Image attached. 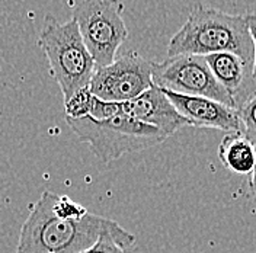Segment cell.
<instances>
[{"label":"cell","mask_w":256,"mask_h":253,"mask_svg":"<svg viewBox=\"0 0 256 253\" xmlns=\"http://www.w3.org/2000/svg\"><path fill=\"white\" fill-rule=\"evenodd\" d=\"M54 192L44 190L31 206L19 234L15 253H82L99 234L118 222L88 212L80 220H66L52 211Z\"/></svg>","instance_id":"6da1fadb"},{"label":"cell","mask_w":256,"mask_h":253,"mask_svg":"<svg viewBox=\"0 0 256 253\" xmlns=\"http://www.w3.org/2000/svg\"><path fill=\"white\" fill-rule=\"evenodd\" d=\"M214 52L238 54L249 66L254 62V44L244 15H232L223 10L194 6L186 22L170 38L168 57L201 56Z\"/></svg>","instance_id":"7a4b0ae2"},{"label":"cell","mask_w":256,"mask_h":253,"mask_svg":"<svg viewBox=\"0 0 256 253\" xmlns=\"http://www.w3.org/2000/svg\"><path fill=\"white\" fill-rule=\"evenodd\" d=\"M36 44L47 57L50 72L60 86L64 102L89 88L96 66L73 18L60 24L54 16H46Z\"/></svg>","instance_id":"3957f363"},{"label":"cell","mask_w":256,"mask_h":253,"mask_svg":"<svg viewBox=\"0 0 256 253\" xmlns=\"http://www.w3.org/2000/svg\"><path fill=\"white\" fill-rule=\"evenodd\" d=\"M66 121L79 142H86L102 163H111L127 153L147 150L168 138L158 128L128 116L122 110L106 120L83 116L66 118Z\"/></svg>","instance_id":"277c9868"},{"label":"cell","mask_w":256,"mask_h":253,"mask_svg":"<svg viewBox=\"0 0 256 253\" xmlns=\"http://www.w3.org/2000/svg\"><path fill=\"white\" fill-rule=\"evenodd\" d=\"M122 12L120 0H74L72 6L73 19L96 68L111 64L128 38Z\"/></svg>","instance_id":"5b68a950"},{"label":"cell","mask_w":256,"mask_h":253,"mask_svg":"<svg viewBox=\"0 0 256 253\" xmlns=\"http://www.w3.org/2000/svg\"><path fill=\"white\" fill-rule=\"evenodd\" d=\"M152 79L153 84L163 90L178 95L202 96L238 110L201 56H175L160 63L153 62Z\"/></svg>","instance_id":"8992f818"},{"label":"cell","mask_w":256,"mask_h":253,"mask_svg":"<svg viewBox=\"0 0 256 253\" xmlns=\"http://www.w3.org/2000/svg\"><path fill=\"white\" fill-rule=\"evenodd\" d=\"M152 68L153 62L143 56L134 51L124 52L111 64L96 68L89 90L100 100L126 104L153 86Z\"/></svg>","instance_id":"52a82bcc"},{"label":"cell","mask_w":256,"mask_h":253,"mask_svg":"<svg viewBox=\"0 0 256 253\" xmlns=\"http://www.w3.org/2000/svg\"><path fill=\"white\" fill-rule=\"evenodd\" d=\"M163 92L174 104L176 111L186 120L188 126L195 128H216L227 134L243 131L238 111L228 105L202 96L178 95L168 90Z\"/></svg>","instance_id":"ba28073f"},{"label":"cell","mask_w":256,"mask_h":253,"mask_svg":"<svg viewBox=\"0 0 256 253\" xmlns=\"http://www.w3.org/2000/svg\"><path fill=\"white\" fill-rule=\"evenodd\" d=\"M122 111L140 122L158 128L168 137L188 126L186 120L176 111L174 104L156 84L132 100L122 104Z\"/></svg>","instance_id":"9c48e42d"},{"label":"cell","mask_w":256,"mask_h":253,"mask_svg":"<svg viewBox=\"0 0 256 253\" xmlns=\"http://www.w3.org/2000/svg\"><path fill=\"white\" fill-rule=\"evenodd\" d=\"M204 58L212 76L223 86V89L233 99L238 108V96L244 88L248 76L250 78L252 66H249L238 54L233 52H214L206 56Z\"/></svg>","instance_id":"30bf717a"},{"label":"cell","mask_w":256,"mask_h":253,"mask_svg":"<svg viewBox=\"0 0 256 253\" xmlns=\"http://www.w3.org/2000/svg\"><path fill=\"white\" fill-rule=\"evenodd\" d=\"M218 158L233 174H250L255 166L256 148L242 131L228 132L218 146Z\"/></svg>","instance_id":"8fae6325"},{"label":"cell","mask_w":256,"mask_h":253,"mask_svg":"<svg viewBox=\"0 0 256 253\" xmlns=\"http://www.w3.org/2000/svg\"><path fill=\"white\" fill-rule=\"evenodd\" d=\"M82 253H140L136 246V236L120 224L99 234L95 243Z\"/></svg>","instance_id":"7c38bea8"},{"label":"cell","mask_w":256,"mask_h":253,"mask_svg":"<svg viewBox=\"0 0 256 253\" xmlns=\"http://www.w3.org/2000/svg\"><path fill=\"white\" fill-rule=\"evenodd\" d=\"M236 111L243 128L242 132L256 148V92L249 98L243 99V102L240 104Z\"/></svg>","instance_id":"4fadbf2b"},{"label":"cell","mask_w":256,"mask_h":253,"mask_svg":"<svg viewBox=\"0 0 256 253\" xmlns=\"http://www.w3.org/2000/svg\"><path fill=\"white\" fill-rule=\"evenodd\" d=\"M94 98H95V96L92 95V92L89 90V88L82 89L78 94H74L68 100L64 102L66 118L78 120V118L88 116L90 110H92Z\"/></svg>","instance_id":"5bb4252c"},{"label":"cell","mask_w":256,"mask_h":253,"mask_svg":"<svg viewBox=\"0 0 256 253\" xmlns=\"http://www.w3.org/2000/svg\"><path fill=\"white\" fill-rule=\"evenodd\" d=\"M52 211L58 217L66 218V220H80V218H83L89 212L83 206L74 202L73 200H70L66 195H58V194H54Z\"/></svg>","instance_id":"9a60e30c"},{"label":"cell","mask_w":256,"mask_h":253,"mask_svg":"<svg viewBox=\"0 0 256 253\" xmlns=\"http://www.w3.org/2000/svg\"><path fill=\"white\" fill-rule=\"evenodd\" d=\"M121 110H122V104L105 102V100H100L98 98H94L92 110H90L88 116H90L94 120H106V118H111L114 115H116L118 112H121Z\"/></svg>","instance_id":"2e32d148"},{"label":"cell","mask_w":256,"mask_h":253,"mask_svg":"<svg viewBox=\"0 0 256 253\" xmlns=\"http://www.w3.org/2000/svg\"><path fill=\"white\" fill-rule=\"evenodd\" d=\"M246 16V22H248V28L249 34L252 38V44H254V62H252V73H250V80L256 84V14H249Z\"/></svg>","instance_id":"e0dca14e"},{"label":"cell","mask_w":256,"mask_h":253,"mask_svg":"<svg viewBox=\"0 0 256 253\" xmlns=\"http://www.w3.org/2000/svg\"><path fill=\"white\" fill-rule=\"evenodd\" d=\"M249 188H250V192L254 195V198L256 200V160H255V166L250 172V180H249Z\"/></svg>","instance_id":"ac0fdd59"}]
</instances>
